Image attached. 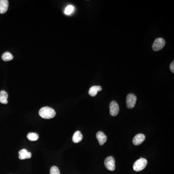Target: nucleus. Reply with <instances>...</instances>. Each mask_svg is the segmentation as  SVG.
Returning a JSON list of instances; mask_svg holds the SVG:
<instances>
[{
  "label": "nucleus",
  "mask_w": 174,
  "mask_h": 174,
  "mask_svg": "<svg viewBox=\"0 0 174 174\" xmlns=\"http://www.w3.org/2000/svg\"><path fill=\"white\" fill-rule=\"evenodd\" d=\"M137 97L135 94L130 93L126 97V105L129 108L131 109L135 107L136 103Z\"/></svg>",
  "instance_id": "nucleus-5"
},
{
  "label": "nucleus",
  "mask_w": 174,
  "mask_h": 174,
  "mask_svg": "<svg viewBox=\"0 0 174 174\" xmlns=\"http://www.w3.org/2000/svg\"><path fill=\"white\" fill-rule=\"evenodd\" d=\"M170 69L172 72V73H174V61L172 62L170 64Z\"/></svg>",
  "instance_id": "nucleus-18"
},
{
  "label": "nucleus",
  "mask_w": 174,
  "mask_h": 174,
  "mask_svg": "<svg viewBox=\"0 0 174 174\" xmlns=\"http://www.w3.org/2000/svg\"><path fill=\"white\" fill-rule=\"evenodd\" d=\"M148 164V161L145 158L139 159L138 160L135 161L133 165V169L135 171H141L147 166Z\"/></svg>",
  "instance_id": "nucleus-2"
},
{
  "label": "nucleus",
  "mask_w": 174,
  "mask_h": 174,
  "mask_svg": "<svg viewBox=\"0 0 174 174\" xmlns=\"http://www.w3.org/2000/svg\"><path fill=\"white\" fill-rule=\"evenodd\" d=\"M1 58L4 61L8 62V61L12 60L13 59L14 57L11 53L9 52H5L1 56Z\"/></svg>",
  "instance_id": "nucleus-14"
},
{
  "label": "nucleus",
  "mask_w": 174,
  "mask_h": 174,
  "mask_svg": "<svg viewBox=\"0 0 174 174\" xmlns=\"http://www.w3.org/2000/svg\"><path fill=\"white\" fill-rule=\"evenodd\" d=\"M145 135L144 134H138L136 135L133 139V143L135 146L141 144L145 140Z\"/></svg>",
  "instance_id": "nucleus-7"
},
{
  "label": "nucleus",
  "mask_w": 174,
  "mask_h": 174,
  "mask_svg": "<svg viewBox=\"0 0 174 174\" xmlns=\"http://www.w3.org/2000/svg\"><path fill=\"white\" fill-rule=\"evenodd\" d=\"M27 138L30 141H36L39 138V135L35 133H30L27 135Z\"/></svg>",
  "instance_id": "nucleus-15"
},
{
  "label": "nucleus",
  "mask_w": 174,
  "mask_h": 174,
  "mask_svg": "<svg viewBox=\"0 0 174 174\" xmlns=\"http://www.w3.org/2000/svg\"><path fill=\"white\" fill-rule=\"evenodd\" d=\"M50 174H60V171L58 167L53 166L50 168Z\"/></svg>",
  "instance_id": "nucleus-17"
},
{
  "label": "nucleus",
  "mask_w": 174,
  "mask_h": 174,
  "mask_svg": "<svg viewBox=\"0 0 174 174\" xmlns=\"http://www.w3.org/2000/svg\"><path fill=\"white\" fill-rule=\"evenodd\" d=\"M106 167L110 171H114L115 169V160L112 156L107 157L105 160Z\"/></svg>",
  "instance_id": "nucleus-4"
},
{
  "label": "nucleus",
  "mask_w": 174,
  "mask_h": 174,
  "mask_svg": "<svg viewBox=\"0 0 174 174\" xmlns=\"http://www.w3.org/2000/svg\"><path fill=\"white\" fill-rule=\"evenodd\" d=\"M9 7V2L7 0L0 1V14H4L7 12Z\"/></svg>",
  "instance_id": "nucleus-10"
},
{
  "label": "nucleus",
  "mask_w": 174,
  "mask_h": 174,
  "mask_svg": "<svg viewBox=\"0 0 174 174\" xmlns=\"http://www.w3.org/2000/svg\"><path fill=\"white\" fill-rule=\"evenodd\" d=\"M75 7L72 5H69L66 7L64 10V14L66 15H70L74 12Z\"/></svg>",
  "instance_id": "nucleus-16"
},
{
  "label": "nucleus",
  "mask_w": 174,
  "mask_h": 174,
  "mask_svg": "<svg viewBox=\"0 0 174 174\" xmlns=\"http://www.w3.org/2000/svg\"><path fill=\"white\" fill-rule=\"evenodd\" d=\"M110 114L112 116H116L119 112V106L115 101H112L109 105Z\"/></svg>",
  "instance_id": "nucleus-6"
},
{
  "label": "nucleus",
  "mask_w": 174,
  "mask_h": 174,
  "mask_svg": "<svg viewBox=\"0 0 174 174\" xmlns=\"http://www.w3.org/2000/svg\"><path fill=\"white\" fill-rule=\"evenodd\" d=\"M40 116L45 119H50L56 115V112L53 109L48 106L42 107L39 111Z\"/></svg>",
  "instance_id": "nucleus-1"
},
{
  "label": "nucleus",
  "mask_w": 174,
  "mask_h": 174,
  "mask_svg": "<svg viewBox=\"0 0 174 174\" xmlns=\"http://www.w3.org/2000/svg\"><path fill=\"white\" fill-rule=\"evenodd\" d=\"M19 159L20 160H25L26 159L31 158L32 156L31 152H28L26 149H23L18 152Z\"/></svg>",
  "instance_id": "nucleus-8"
},
{
  "label": "nucleus",
  "mask_w": 174,
  "mask_h": 174,
  "mask_svg": "<svg viewBox=\"0 0 174 174\" xmlns=\"http://www.w3.org/2000/svg\"><path fill=\"white\" fill-rule=\"evenodd\" d=\"M83 135L80 131H77L74 133L73 136V141L75 143H79L82 140Z\"/></svg>",
  "instance_id": "nucleus-13"
},
{
  "label": "nucleus",
  "mask_w": 174,
  "mask_h": 174,
  "mask_svg": "<svg viewBox=\"0 0 174 174\" xmlns=\"http://www.w3.org/2000/svg\"><path fill=\"white\" fill-rule=\"evenodd\" d=\"M8 93L5 90H1L0 92V103L7 104L8 103Z\"/></svg>",
  "instance_id": "nucleus-12"
},
{
  "label": "nucleus",
  "mask_w": 174,
  "mask_h": 174,
  "mask_svg": "<svg viewBox=\"0 0 174 174\" xmlns=\"http://www.w3.org/2000/svg\"><path fill=\"white\" fill-rule=\"evenodd\" d=\"M96 136L100 145H103L106 142L107 136L102 131H99L98 132H97Z\"/></svg>",
  "instance_id": "nucleus-9"
},
{
  "label": "nucleus",
  "mask_w": 174,
  "mask_h": 174,
  "mask_svg": "<svg viewBox=\"0 0 174 174\" xmlns=\"http://www.w3.org/2000/svg\"><path fill=\"white\" fill-rule=\"evenodd\" d=\"M102 90V88L100 86H93L90 89L89 94L92 97H94L97 95L98 92Z\"/></svg>",
  "instance_id": "nucleus-11"
},
{
  "label": "nucleus",
  "mask_w": 174,
  "mask_h": 174,
  "mask_svg": "<svg viewBox=\"0 0 174 174\" xmlns=\"http://www.w3.org/2000/svg\"><path fill=\"white\" fill-rule=\"evenodd\" d=\"M165 45V41L162 38H157L152 45V50L155 51H159L163 48Z\"/></svg>",
  "instance_id": "nucleus-3"
}]
</instances>
